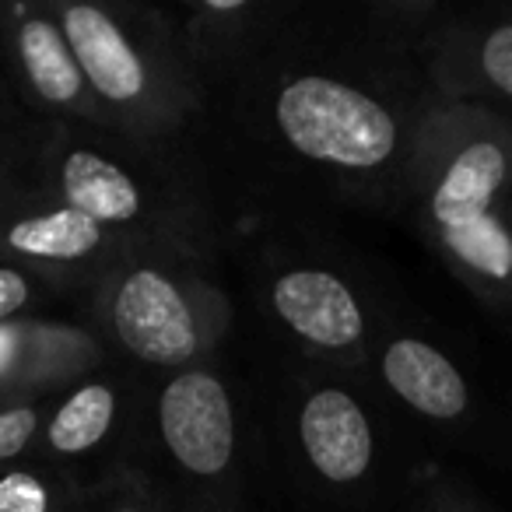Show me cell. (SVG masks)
Listing matches in <instances>:
<instances>
[{
  "mask_svg": "<svg viewBox=\"0 0 512 512\" xmlns=\"http://www.w3.org/2000/svg\"><path fill=\"white\" fill-rule=\"evenodd\" d=\"M435 99L425 64L355 43L313 0L288 36L221 92L242 141L274 169L397 221Z\"/></svg>",
  "mask_w": 512,
  "mask_h": 512,
  "instance_id": "cell-1",
  "label": "cell"
},
{
  "mask_svg": "<svg viewBox=\"0 0 512 512\" xmlns=\"http://www.w3.org/2000/svg\"><path fill=\"white\" fill-rule=\"evenodd\" d=\"M0 169L137 249L207 264L218 260L221 221L214 197L183 148L15 109L0 123Z\"/></svg>",
  "mask_w": 512,
  "mask_h": 512,
  "instance_id": "cell-2",
  "label": "cell"
},
{
  "mask_svg": "<svg viewBox=\"0 0 512 512\" xmlns=\"http://www.w3.org/2000/svg\"><path fill=\"white\" fill-rule=\"evenodd\" d=\"M404 221L428 253L512 334V113L435 99L407 176Z\"/></svg>",
  "mask_w": 512,
  "mask_h": 512,
  "instance_id": "cell-3",
  "label": "cell"
},
{
  "mask_svg": "<svg viewBox=\"0 0 512 512\" xmlns=\"http://www.w3.org/2000/svg\"><path fill=\"white\" fill-rule=\"evenodd\" d=\"M113 134L183 148L211 113V95L186 60L165 4L50 0Z\"/></svg>",
  "mask_w": 512,
  "mask_h": 512,
  "instance_id": "cell-4",
  "label": "cell"
},
{
  "mask_svg": "<svg viewBox=\"0 0 512 512\" xmlns=\"http://www.w3.org/2000/svg\"><path fill=\"white\" fill-rule=\"evenodd\" d=\"M88 327L109 358L165 379L218 355L232 299L214 264L179 253H130L88 288Z\"/></svg>",
  "mask_w": 512,
  "mask_h": 512,
  "instance_id": "cell-5",
  "label": "cell"
},
{
  "mask_svg": "<svg viewBox=\"0 0 512 512\" xmlns=\"http://www.w3.org/2000/svg\"><path fill=\"white\" fill-rule=\"evenodd\" d=\"M393 421L362 379L306 365L288 383V456L302 481L330 505L355 512L397 509L418 467L400 463Z\"/></svg>",
  "mask_w": 512,
  "mask_h": 512,
  "instance_id": "cell-6",
  "label": "cell"
},
{
  "mask_svg": "<svg viewBox=\"0 0 512 512\" xmlns=\"http://www.w3.org/2000/svg\"><path fill=\"white\" fill-rule=\"evenodd\" d=\"M141 456L183 512H249L239 400L218 358L158 379Z\"/></svg>",
  "mask_w": 512,
  "mask_h": 512,
  "instance_id": "cell-7",
  "label": "cell"
},
{
  "mask_svg": "<svg viewBox=\"0 0 512 512\" xmlns=\"http://www.w3.org/2000/svg\"><path fill=\"white\" fill-rule=\"evenodd\" d=\"M365 386L397 421L484 460L495 425V397L477 386L463 358L435 334L432 323L386 306Z\"/></svg>",
  "mask_w": 512,
  "mask_h": 512,
  "instance_id": "cell-8",
  "label": "cell"
},
{
  "mask_svg": "<svg viewBox=\"0 0 512 512\" xmlns=\"http://www.w3.org/2000/svg\"><path fill=\"white\" fill-rule=\"evenodd\" d=\"M260 313L302 365L365 383L386 302L323 256L271 249L260 264Z\"/></svg>",
  "mask_w": 512,
  "mask_h": 512,
  "instance_id": "cell-9",
  "label": "cell"
},
{
  "mask_svg": "<svg viewBox=\"0 0 512 512\" xmlns=\"http://www.w3.org/2000/svg\"><path fill=\"white\" fill-rule=\"evenodd\" d=\"M130 253L123 235L0 169V264L50 281L60 295L85 292Z\"/></svg>",
  "mask_w": 512,
  "mask_h": 512,
  "instance_id": "cell-10",
  "label": "cell"
},
{
  "mask_svg": "<svg viewBox=\"0 0 512 512\" xmlns=\"http://www.w3.org/2000/svg\"><path fill=\"white\" fill-rule=\"evenodd\" d=\"M148 418L151 393L141 390L134 369L109 362L46 400L32 460L57 463L78 474L88 460H102L99 470L137 460L148 446Z\"/></svg>",
  "mask_w": 512,
  "mask_h": 512,
  "instance_id": "cell-11",
  "label": "cell"
},
{
  "mask_svg": "<svg viewBox=\"0 0 512 512\" xmlns=\"http://www.w3.org/2000/svg\"><path fill=\"white\" fill-rule=\"evenodd\" d=\"M0 78L22 113L109 130L50 0H0Z\"/></svg>",
  "mask_w": 512,
  "mask_h": 512,
  "instance_id": "cell-12",
  "label": "cell"
},
{
  "mask_svg": "<svg viewBox=\"0 0 512 512\" xmlns=\"http://www.w3.org/2000/svg\"><path fill=\"white\" fill-rule=\"evenodd\" d=\"M165 11L214 102L295 29L306 0H179Z\"/></svg>",
  "mask_w": 512,
  "mask_h": 512,
  "instance_id": "cell-13",
  "label": "cell"
},
{
  "mask_svg": "<svg viewBox=\"0 0 512 512\" xmlns=\"http://www.w3.org/2000/svg\"><path fill=\"white\" fill-rule=\"evenodd\" d=\"M425 74L439 99L488 102L512 113V0L453 4L428 46Z\"/></svg>",
  "mask_w": 512,
  "mask_h": 512,
  "instance_id": "cell-14",
  "label": "cell"
},
{
  "mask_svg": "<svg viewBox=\"0 0 512 512\" xmlns=\"http://www.w3.org/2000/svg\"><path fill=\"white\" fill-rule=\"evenodd\" d=\"M109 362L106 344L88 323L46 316L0 323V390L22 404L53 397Z\"/></svg>",
  "mask_w": 512,
  "mask_h": 512,
  "instance_id": "cell-15",
  "label": "cell"
},
{
  "mask_svg": "<svg viewBox=\"0 0 512 512\" xmlns=\"http://www.w3.org/2000/svg\"><path fill=\"white\" fill-rule=\"evenodd\" d=\"M323 11L330 25L355 43L425 64L428 46L446 25L453 0H337L323 4Z\"/></svg>",
  "mask_w": 512,
  "mask_h": 512,
  "instance_id": "cell-16",
  "label": "cell"
},
{
  "mask_svg": "<svg viewBox=\"0 0 512 512\" xmlns=\"http://www.w3.org/2000/svg\"><path fill=\"white\" fill-rule=\"evenodd\" d=\"M85 481L78 470L32 456L0 463V512H81Z\"/></svg>",
  "mask_w": 512,
  "mask_h": 512,
  "instance_id": "cell-17",
  "label": "cell"
},
{
  "mask_svg": "<svg viewBox=\"0 0 512 512\" xmlns=\"http://www.w3.org/2000/svg\"><path fill=\"white\" fill-rule=\"evenodd\" d=\"M81 512H183L144 456L109 463L85 481Z\"/></svg>",
  "mask_w": 512,
  "mask_h": 512,
  "instance_id": "cell-18",
  "label": "cell"
},
{
  "mask_svg": "<svg viewBox=\"0 0 512 512\" xmlns=\"http://www.w3.org/2000/svg\"><path fill=\"white\" fill-rule=\"evenodd\" d=\"M393 512H498L495 502L460 470L421 460Z\"/></svg>",
  "mask_w": 512,
  "mask_h": 512,
  "instance_id": "cell-19",
  "label": "cell"
},
{
  "mask_svg": "<svg viewBox=\"0 0 512 512\" xmlns=\"http://www.w3.org/2000/svg\"><path fill=\"white\" fill-rule=\"evenodd\" d=\"M57 288L22 267L0 264V323L32 320L43 316V309L57 299Z\"/></svg>",
  "mask_w": 512,
  "mask_h": 512,
  "instance_id": "cell-20",
  "label": "cell"
},
{
  "mask_svg": "<svg viewBox=\"0 0 512 512\" xmlns=\"http://www.w3.org/2000/svg\"><path fill=\"white\" fill-rule=\"evenodd\" d=\"M46 400H32V404L0 411V463L29 460L32 456V446H36L39 425H43L46 414Z\"/></svg>",
  "mask_w": 512,
  "mask_h": 512,
  "instance_id": "cell-21",
  "label": "cell"
},
{
  "mask_svg": "<svg viewBox=\"0 0 512 512\" xmlns=\"http://www.w3.org/2000/svg\"><path fill=\"white\" fill-rule=\"evenodd\" d=\"M484 463H491V467H498V470H509L512 474V383L505 386V393L495 397V425H491Z\"/></svg>",
  "mask_w": 512,
  "mask_h": 512,
  "instance_id": "cell-22",
  "label": "cell"
},
{
  "mask_svg": "<svg viewBox=\"0 0 512 512\" xmlns=\"http://www.w3.org/2000/svg\"><path fill=\"white\" fill-rule=\"evenodd\" d=\"M15 99H11V92H8V85H4V78H0V123L8 120L11 113H15Z\"/></svg>",
  "mask_w": 512,
  "mask_h": 512,
  "instance_id": "cell-23",
  "label": "cell"
},
{
  "mask_svg": "<svg viewBox=\"0 0 512 512\" xmlns=\"http://www.w3.org/2000/svg\"><path fill=\"white\" fill-rule=\"evenodd\" d=\"M11 407H22V400H15L11 393L0 390V411H11Z\"/></svg>",
  "mask_w": 512,
  "mask_h": 512,
  "instance_id": "cell-24",
  "label": "cell"
}]
</instances>
